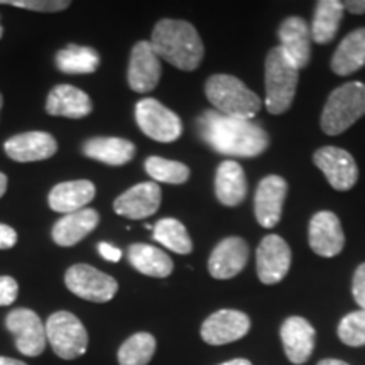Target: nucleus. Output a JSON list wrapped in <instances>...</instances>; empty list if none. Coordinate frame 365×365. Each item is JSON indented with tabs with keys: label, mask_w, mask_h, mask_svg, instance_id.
<instances>
[{
	"label": "nucleus",
	"mask_w": 365,
	"mask_h": 365,
	"mask_svg": "<svg viewBox=\"0 0 365 365\" xmlns=\"http://www.w3.org/2000/svg\"><path fill=\"white\" fill-rule=\"evenodd\" d=\"M196 129L205 144L225 156L255 158L269 148V135L261 125L217 110L203 112L196 118Z\"/></svg>",
	"instance_id": "nucleus-1"
},
{
	"label": "nucleus",
	"mask_w": 365,
	"mask_h": 365,
	"mask_svg": "<svg viewBox=\"0 0 365 365\" xmlns=\"http://www.w3.org/2000/svg\"><path fill=\"white\" fill-rule=\"evenodd\" d=\"M149 43L159 58L182 71L196 70L205 54L203 41L195 26L180 19L159 21Z\"/></svg>",
	"instance_id": "nucleus-2"
},
{
	"label": "nucleus",
	"mask_w": 365,
	"mask_h": 365,
	"mask_svg": "<svg viewBox=\"0 0 365 365\" xmlns=\"http://www.w3.org/2000/svg\"><path fill=\"white\" fill-rule=\"evenodd\" d=\"M205 93L215 110L227 117L250 120L262 107L261 98L244 81L225 73L210 76L205 83Z\"/></svg>",
	"instance_id": "nucleus-3"
},
{
	"label": "nucleus",
	"mask_w": 365,
	"mask_h": 365,
	"mask_svg": "<svg viewBox=\"0 0 365 365\" xmlns=\"http://www.w3.org/2000/svg\"><path fill=\"white\" fill-rule=\"evenodd\" d=\"M299 81V70L282 51L272 48L266 58V108L272 115L289 110Z\"/></svg>",
	"instance_id": "nucleus-4"
},
{
	"label": "nucleus",
	"mask_w": 365,
	"mask_h": 365,
	"mask_svg": "<svg viewBox=\"0 0 365 365\" xmlns=\"http://www.w3.org/2000/svg\"><path fill=\"white\" fill-rule=\"evenodd\" d=\"M365 115V85L350 81L335 88L328 97L322 113V130L340 135Z\"/></svg>",
	"instance_id": "nucleus-5"
},
{
	"label": "nucleus",
	"mask_w": 365,
	"mask_h": 365,
	"mask_svg": "<svg viewBox=\"0 0 365 365\" xmlns=\"http://www.w3.org/2000/svg\"><path fill=\"white\" fill-rule=\"evenodd\" d=\"M46 336L53 352L63 360H75L88 349V331L70 312H56L46 322Z\"/></svg>",
	"instance_id": "nucleus-6"
},
{
	"label": "nucleus",
	"mask_w": 365,
	"mask_h": 365,
	"mask_svg": "<svg viewBox=\"0 0 365 365\" xmlns=\"http://www.w3.org/2000/svg\"><path fill=\"white\" fill-rule=\"evenodd\" d=\"M135 122L145 135L158 143H175L182 134L181 118L156 98H143L137 102Z\"/></svg>",
	"instance_id": "nucleus-7"
},
{
	"label": "nucleus",
	"mask_w": 365,
	"mask_h": 365,
	"mask_svg": "<svg viewBox=\"0 0 365 365\" xmlns=\"http://www.w3.org/2000/svg\"><path fill=\"white\" fill-rule=\"evenodd\" d=\"M65 284L73 294L91 303H107L118 291L117 281L112 276L88 264H75L68 269Z\"/></svg>",
	"instance_id": "nucleus-8"
},
{
	"label": "nucleus",
	"mask_w": 365,
	"mask_h": 365,
	"mask_svg": "<svg viewBox=\"0 0 365 365\" xmlns=\"http://www.w3.org/2000/svg\"><path fill=\"white\" fill-rule=\"evenodd\" d=\"M6 328L16 340V349L26 357H39L48 345L46 323L39 314L27 308H16L7 314Z\"/></svg>",
	"instance_id": "nucleus-9"
},
{
	"label": "nucleus",
	"mask_w": 365,
	"mask_h": 365,
	"mask_svg": "<svg viewBox=\"0 0 365 365\" xmlns=\"http://www.w3.org/2000/svg\"><path fill=\"white\" fill-rule=\"evenodd\" d=\"M313 163L325 175L333 190L346 191L354 188L359 180V168L354 156L335 145L319 148L313 154Z\"/></svg>",
	"instance_id": "nucleus-10"
},
{
	"label": "nucleus",
	"mask_w": 365,
	"mask_h": 365,
	"mask_svg": "<svg viewBox=\"0 0 365 365\" xmlns=\"http://www.w3.org/2000/svg\"><path fill=\"white\" fill-rule=\"evenodd\" d=\"M291 267V247L279 235L264 237L255 254V269L262 284H277Z\"/></svg>",
	"instance_id": "nucleus-11"
},
{
	"label": "nucleus",
	"mask_w": 365,
	"mask_h": 365,
	"mask_svg": "<svg viewBox=\"0 0 365 365\" xmlns=\"http://www.w3.org/2000/svg\"><path fill=\"white\" fill-rule=\"evenodd\" d=\"M250 330V318L239 309H218L205 319L200 335L205 344L220 346L244 339Z\"/></svg>",
	"instance_id": "nucleus-12"
},
{
	"label": "nucleus",
	"mask_w": 365,
	"mask_h": 365,
	"mask_svg": "<svg viewBox=\"0 0 365 365\" xmlns=\"http://www.w3.org/2000/svg\"><path fill=\"white\" fill-rule=\"evenodd\" d=\"M127 80H129L130 90L137 93L153 91L161 80V58L148 41H139L132 48Z\"/></svg>",
	"instance_id": "nucleus-13"
},
{
	"label": "nucleus",
	"mask_w": 365,
	"mask_h": 365,
	"mask_svg": "<svg viewBox=\"0 0 365 365\" xmlns=\"http://www.w3.org/2000/svg\"><path fill=\"white\" fill-rule=\"evenodd\" d=\"M309 247L322 257H335L344 250L345 234L339 217L333 212H318L308 228Z\"/></svg>",
	"instance_id": "nucleus-14"
},
{
	"label": "nucleus",
	"mask_w": 365,
	"mask_h": 365,
	"mask_svg": "<svg viewBox=\"0 0 365 365\" xmlns=\"http://www.w3.org/2000/svg\"><path fill=\"white\" fill-rule=\"evenodd\" d=\"M163 193L158 182H139L117 196L113 202V210L117 215L130 218V220H143L158 212L161 207Z\"/></svg>",
	"instance_id": "nucleus-15"
},
{
	"label": "nucleus",
	"mask_w": 365,
	"mask_h": 365,
	"mask_svg": "<svg viewBox=\"0 0 365 365\" xmlns=\"http://www.w3.org/2000/svg\"><path fill=\"white\" fill-rule=\"evenodd\" d=\"M286 193L287 182L277 175L266 176L259 182L254 196V213L261 227L272 228L279 223Z\"/></svg>",
	"instance_id": "nucleus-16"
},
{
	"label": "nucleus",
	"mask_w": 365,
	"mask_h": 365,
	"mask_svg": "<svg viewBox=\"0 0 365 365\" xmlns=\"http://www.w3.org/2000/svg\"><path fill=\"white\" fill-rule=\"evenodd\" d=\"M282 349L287 360L294 365L307 364L314 350V327L303 317H289L282 322L281 330Z\"/></svg>",
	"instance_id": "nucleus-17"
},
{
	"label": "nucleus",
	"mask_w": 365,
	"mask_h": 365,
	"mask_svg": "<svg viewBox=\"0 0 365 365\" xmlns=\"http://www.w3.org/2000/svg\"><path fill=\"white\" fill-rule=\"evenodd\" d=\"M4 150L14 161L17 163H34L44 161L54 156L58 150L56 139L48 132H24L6 140Z\"/></svg>",
	"instance_id": "nucleus-18"
},
{
	"label": "nucleus",
	"mask_w": 365,
	"mask_h": 365,
	"mask_svg": "<svg viewBox=\"0 0 365 365\" xmlns=\"http://www.w3.org/2000/svg\"><path fill=\"white\" fill-rule=\"evenodd\" d=\"M249 261V245L240 237H227L213 249L208 271L215 279H232Z\"/></svg>",
	"instance_id": "nucleus-19"
},
{
	"label": "nucleus",
	"mask_w": 365,
	"mask_h": 365,
	"mask_svg": "<svg viewBox=\"0 0 365 365\" xmlns=\"http://www.w3.org/2000/svg\"><path fill=\"white\" fill-rule=\"evenodd\" d=\"M282 51L293 65L301 70L312 59V29L303 17H287L279 26Z\"/></svg>",
	"instance_id": "nucleus-20"
},
{
	"label": "nucleus",
	"mask_w": 365,
	"mask_h": 365,
	"mask_svg": "<svg viewBox=\"0 0 365 365\" xmlns=\"http://www.w3.org/2000/svg\"><path fill=\"white\" fill-rule=\"evenodd\" d=\"M93 110L88 93L73 85H58L49 91L46 112L53 117L83 118Z\"/></svg>",
	"instance_id": "nucleus-21"
},
{
	"label": "nucleus",
	"mask_w": 365,
	"mask_h": 365,
	"mask_svg": "<svg viewBox=\"0 0 365 365\" xmlns=\"http://www.w3.org/2000/svg\"><path fill=\"white\" fill-rule=\"evenodd\" d=\"M100 215L97 210L83 208L68 213L54 223L51 237L61 247H73L98 227Z\"/></svg>",
	"instance_id": "nucleus-22"
},
{
	"label": "nucleus",
	"mask_w": 365,
	"mask_h": 365,
	"mask_svg": "<svg viewBox=\"0 0 365 365\" xmlns=\"http://www.w3.org/2000/svg\"><path fill=\"white\" fill-rule=\"evenodd\" d=\"M97 188L88 180H76L59 182L49 191L48 202L53 212L73 213L83 210L90 202H93Z\"/></svg>",
	"instance_id": "nucleus-23"
},
{
	"label": "nucleus",
	"mask_w": 365,
	"mask_h": 365,
	"mask_svg": "<svg viewBox=\"0 0 365 365\" xmlns=\"http://www.w3.org/2000/svg\"><path fill=\"white\" fill-rule=\"evenodd\" d=\"M215 195L225 207H237L247 196V178L239 163L222 161L215 175Z\"/></svg>",
	"instance_id": "nucleus-24"
},
{
	"label": "nucleus",
	"mask_w": 365,
	"mask_h": 365,
	"mask_svg": "<svg viewBox=\"0 0 365 365\" xmlns=\"http://www.w3.org/2000/svg\"><path fill=\"white\" fill-rule=\"evenodd\" d=\"M83 154L108 166H124L135 156V145L120 137H93L83 144Z\"/></svg>",
	"instance_id": "nucleus-25"
},
{
	"label": "nucleus",
	"mask_w": 365,
	"mask_h": 365,
	"mask_svg": "<svg viewBox=\"0 0 365 365\" xmlns=\"http://www.w3.org/2000/svg\"><path fill=\"white\" fill-rule=\"evenodd\" d=\"M365 66V27L346 34L331 58L335 75L346 76Z\"/></svg>",
	"instance_id": "nucleus-26"
},
{
	"label": "nucleus",
	"mask_w": 365,
	"mask_h": 365,
	"mask_svg": "<svg viewBox=\"0 0 365 365\" xmlns=\"http://www.w3.org/2000/svg\"><path fill=\"white\" fill-rule=\"evenodd\" d=\"M132 267L149 277H168L173 272V261L161 249L148 244H132L127 250Z\"/></svg>",
	"instance_id": "nucleus-27"
},
{
	"label": "nucleus",
	"mask_w": 365,
	"mask_h": 365,
	"mask_svg": "<svg viewBox=\"0 0 365 365\" xmlns=\"http://www.w3.org/2000/svg\"><path fill=\"white\" fill-rule=\"evenodd\" d=\"M344 2L339 0H319L314 9L312 38L314 43L327 44L335 38L339 31L341 17H344Z\"/></svg>",
	"instance_id": "nucleus-28"
},
{
	"label": "nucleus",
	"mask_w": 365,
	"mask_h": 365,
	"mask_svg": "<svg viewBox=\"0 0 365 365\" xmlns=\"http://www.w3.org/2000/svg\"><path fill=\"white\" fill-rule=\"evenodd\" d=\"M56 66L66 75H90L100 66V56L88 46L68 44L56 53Z\"/></svg>",
	"instance_id": "nucleus-29"
},
{
	"label": "nucleus",
	"mask_w": 365,
	"mask_h": 365,
	"mask_svg": "<svg viewBox=\"0 0 365 365\" xmlns=\"http://www.w3.org/2000/svg\"><path fill=\"white\" fill-rule=\"evenodd\" d=\"M156 339L150 333H134L118 349V365H149L156 354Z\"/></svg>",
	"instance_id": "nucleus-30"
},
{
	"label": "nucleus",
	"mask_w": 365,
	"mask_h": 365,
	"mask_svg": "<svg viewBox=\"0 0 365 365\" xmlns=\"http://www.w3.org/2000/svg\"><path fill=\"white\" fill-rule=\"evenodd\" d=\"M154 240L159 242L163 247L173 250V252L186 255L193 250V242L190 239L188 230L176 218H163L153 228Z\"/></svg>",
	"instance_id": "nucleus-31"
},
{
	"label": "nucleus",
	"mask_w": 365,
	"mask_h": 365,
	"mask_svg": "<svg viewBox=\"0 0 365 365\" xmlns=\"http://www.w3.org/2000/svg\"><path fill=\"white\" fill-rule=\"evenodd\" d=\"M145 171L158 182L168 185H182L190 180V168L180 161H171L159 156H150L145 159Z\"/></svg>",
	"instance_id": "nucleus-32"
},
{
	"label": "nucleus",
	"mask_w": 365,
	"mask_h": 365,
	"mask_svg": "<svg viewBox=\"0 0 365 365\" xmlns=\"http://www.w3.org/2000/svg\"><path fill=\"white\" fill-rule=\"evenodd\" d=\"M339 339L349 346H364L365 345V309H357L345 314L336 328Z\"/></svg>",
	"instance_id": "nucleus-33"
},
{
	"label": "nucleus",
	"mask_w": 365,
	"mask_h": 365,
	"mask_svg": "<svg viewBox=\"0 0 365 365\" xmlns=\"http://www.w3.org/2000/svg\"><path fill=\"white\" fill-rule=\"evenodd\" d=\"M0 6H12L34 12H61L71 4L65 0H0Z\"/></svg>",
	"instance_id": "nucleus-34"
},
{
	"label": "nucleus",
	"mask_w": 365,
	"mask_h": 365,
	"mask_svg": "<svg viewBox=\"0 0 365 365\" xmlns=\"http://www.w3.org/2000/svg\"><path fill=\"white\" fill-rule=\"evenodd\" d=\"M19 284L11 276H0V307H9L17 299Z\"/></svg>",
	"instance_id": "nucleus-35"
},
{
	"label": "nucleus",
	"mask_w": 365,
	"mask_h": 365,
	"mask_svg": "<svg viewBox=\"0 0 365 365\" xmlns=\"http://www.w3.org/2000/svg\"><path fill=\"white\" fill-rule=\"evenodd\" d=\"M352 294L355 303L359 304L360 309H365V262L355 269L354 282H352Z\"/></svg>",
	"instance_id": "nucleus-36"
},
{
	"label": "nucleus",
	"mask_w": 365,
	"mask_h": 365,
	"mask_svg": "<svg viewBox=\"0 0 365 365\" xmlns=\"http://www.w3.org/2000/svg\"><path fill=\"white\" fill-rule=\"evenodd\" d=\"M17 242V232L12 227L0 223V250L12 249Z\"/></svg>",
	"instance_id": "nucleus-37"
},
{
	"label": "nucleus",
	"mask_w": 365,
	"mask_h": 365,
	"mask_svg": "<svg viewBox=\"0 0 365 365\" xmlns=\"http://www.w3.org/2000/svg\"><path fill=\"white\" fill-rule=\"evenodd\" d=\"M97 249H98V254L102 255L105 261H108V262H118V261H120L122 250L117 249L115 245L108 244V242H100V244L97 245Z\"/></svg>",
	"instance_id": "nucleus-38"
},
{
	"label": "nucleus",
	"mask_w": 365,
	"mask_h": 365,
	"mask_svg": "<svg viewBox=\"0 0 365 365\" xmlns=\"http://www.w3.org/2000/svg\"><path fill=\"white\" fill-rule=\"evenodd\" d=\"M344 7L350 14H365V0H349L344 4Z\"/></svg>",
	"instance_id": "nucleus-39"
},
{
	"label": "nucleus",
	"mask_w": 365,
	"mask_h": 365,
	"mask_svg": "<svg viewBox=\"0 0 365 365\" xmlns=\"http://www.w3.org/2000/svg\"><path fill=\"white\" fill-rule=\"evenodd\" d=\"M0 365H27V364L22 362V360L11 359V357H2V355H0Z\"/></svg>",
	"instance_id": "nucleus-40"
},
{
	"label": "nucleus",
	"mask_w": 365,
	"mask_h": 365,
	"mask_svg": "<svg viewBox=\"0 0 365 365\" xmlns=\"http://www.w3.org/2000/svg\"><path fill=\"white\" fill-rule=\"evenodd\" d=\"M218 365H252V362L247 359H232V360H227V362H222Z\"/></svg>",
	"instance_id": "nucleus-41"
},
{
	"label": "nucleus",
	"mask_w": 365,
	"mask_h": 365,
	"mask_svg": "<svg viewBox=\"0 0 365 365\" xmlns=\"http://www.w3.org/2000/svg\"><path fill=\"white\" fill-rule=\"evenodd\" d=\"M317 365H350V364H346L340 359H323V360H319Z\"/></svg>",
	"instance_id": "nucleus-42"
},
{
	"label": "nucleus",
	"mask_w": 365,
	"mask_h": 365,
	"mask_svg": "<svg viewBox=\"0 0 365 365\" xmlns=\"http://www.w3.org/2000/svg\"><path fill=\"white\" fill-rule=\"evenodd\" d=\"M6 191H7V176L4 175V173H0V198L6 195Z\"/></svg>",
	"instance_id": "nucleus-43"
},
{
	"label": "nucleus",
	"mask_w": 365,
	"mask_h": 365,
	"mask_svg": "<svg viewBox=\"0 0 365 365\" xmlns=\"http://www.w3.org/2000/svg\"><path fill=\"white\" fill-rule=\"evenodd\" d=\"M2 105H4V97H2V93H0V110H2Z\"/></svg>",
	"instance_id": "nucleus-44"
},
{
	"label": "nucleus",
	"mask_w": 365,
	"mask_h": 365,
	"mask_svg": "<svg viewBox=\"0 0 365 365\" xmlns=\"http://www.w3.org/2000/svg\"><path fill=\"white\" fill-rule=\"evenodd\" d=\"M0 38H2V27H0Z\"/></svg>",
	"instance_id": "nucleus-45"
}]
</instances>
